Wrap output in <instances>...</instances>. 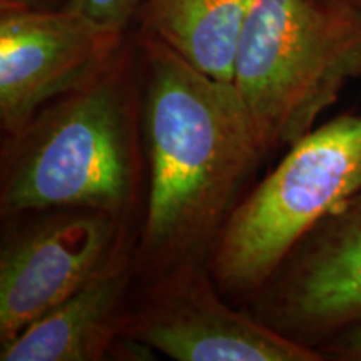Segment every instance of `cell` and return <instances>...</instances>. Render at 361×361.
Returning <instances> with one entry per match:
<instances>
[{"mask_svg": "<svg viewBox=\"0 0 361 361\" xmlns=\"http://www.w3.org/2000/svg\"><path fill=\"white\" fill-rule=\"evenodd\" d=\"M358 79V13L324 0H250L233 84L268 154L314 129Z\"/></svg>", "mask_w": 361, "mask_h": 361, "instance_id": "cell-3", "label": "cell"}, {"mask_svg": "<svg viewBox=\"0 0 361 361\" xmlns=\"http://www.w3.org/2000/svg\"><path fill=\"white\" fill-rule=\"evenodd\" d=\"M360 189L361 114L343 112L288 147L234 207L206 261L219 291L255 296L298 243Z\"/></svg>", "mask_w": 361, "mask_h": 361, "instance_id": "cell-4", "label": "cell"}, {"mask_svg": "<svg viewBox=\"0 0 361 361\" xmlns=\"http://www.w3.org/2000/svg\"><path fill=\"white\" fill-rule=\"evenodd\" d=\"M324 2H331L336 4V6L350 8V11H353L361 17V0H324Z\"/></svg>", "mask_w": 361, "mask_h": 361, "instance_id": "cell-14", "label": "cell"}, {"mask_svg": "<svg viewBox=\"0 0 361 361\" xmlns=\"http://www.w3.org/2000/svg\"><path fill=\"white\" fill-rule=\"evenodd\" d=\"M146 4L147 0H67L66 7L102 29L126 34L130 20Z\"/></svg>", "mask_w": 361, "mask_h": 361, "instance_id": "cell-11", "label": "cell"}, {"mask_svg": "<svg viewBox=\"0 0 361 361\" xmlns=\"http://www.w3.org/2000/svg\"><path fill=\"white\" fill-rule=\"evenodd\" d=\"M152 290L129 314L126 336L176 361H324L221 300L206 263H188L152 278Z\"/></svg>", "mask_w": 361, "mask_h": 361, "instance_id": "cell-6", "label": "cell"}, {"mask_svg": "<svg viewBox=\"0 0 361 361\" xmlns=\"http://www.w3.org/2000/svg\"><path fill=\"white\" fill-rule=\"evenodd\" d=\"M30 7V8H62L67 6V0H0V7Z\"/></svg>", "mask_w": 361, "mask_h": 361, "instance_id": "cell-13", "label": "cell"}, {"mask_svg": "<svg viewBox=\"0 0 361 361\" xmlns=\"http://www.w3.org/2000/svg\"><path fill=\"white\" fill-rule=\"evenodd\" d=\"M0 250V346L85 286L133 241L129 219L56 207L16 216Z\"/></svg>", "mask_w": 361, "mask_h": 361, "instance_id": "cell-5", "label": "cell"}, {"mask_svg": "<svg viewBox=\"0 0 361 361\" xmlns=\"http://www.w3.org/2000/svg\"><path fill=\"white\" fill-rule=\"evenodd\" d=\"M250 0H147L139 19L184 61L211 78L231 82Z\"/></svg>", "mask_w": 361, "mask_h": 361, "instance_id": "cell-10", "label": "cell"}, {"mask_svg": "<svg viewBox=\"0 0 361 361\" xmlns=\"http://www.w3.org/2000/svg\"><path fill=\"white\" fill-rule=\"evenodd\" d=\"M251 300L261 322L318 351L361 324V189L298 243Z\"/></svg>", "mask_w": 361, "mask_h": 361, "instance_id": "cell-7", "label": "cell"}, {"mask_svg": "<svg viewBox=\"0 0 361 361\" xmlns=\"http://www.w3.org/2000/svg\"><path fill=\"white\" fill-rule=\"evenodd\" d=\"M126 42L71 8L0 7V126L19 134L47 104L80 89Z\"/></svg>", "mask_w": 361, "mask_h": 361, "instance_id": "cell-8", "label": "cell"}, {"mask_svg": "<svg viewBox=\"0 0 361 361\" xmlns=\"http://www.w3.org/2000/svg\"><path fill=\"white\" fill-rule=\"evenodd\" d=\"M135 42L96 79L47 104L2 149V218L56 207L129 219L147 169Z\"/></svg>", "mask_w": 361, "mask_h": 361, "instance_id": "cell-2", "label": "cell"}, {"mask_svg": "<svg viewBox=\"0 0 361 361\" xmlns=\"http://www.w3.org/2000/svg\"><path fill=\"white\" fill-rule=\"evenodd\" d=\"M324 360L335 361H361V324L331 338L326 345L319 348Z\"/></svg>", "mask_w": 361, "mask_h": 361, "instance_id": "cell-12", "label": "cell"}, {"mask_svg": "<svg viewBox=\"0 0 361 361\" xmlns=\"http://www.w3.org/2000/svg\"><path fill=\"white\" fill-rule=\"evenodd\" d=\"M137 273L135 246L126 243L85 286L0 346L2 361H99L116 358L126 336L124 313Z\"/></svg>", "mask_w": 361, "mask_h": 361, "instance_id": "cell-9", "label": "cell"}, {"mask_svg": "<svg viewBox=\"0 0 361 361\" xmlns=\"http://www.w3.org/2000/svg\"><path fill=\"white\" fill-rule=\"evenodd\" d=\"M135 49L147 164L135 261L137 273L152 279L206 263L268 151L234 84L142 30Z\"/></svg>", "mask_w": 361, "mask_h": 361, "instance_id": "cell-1", "label": "cell"}]
</instances>
